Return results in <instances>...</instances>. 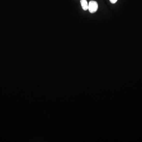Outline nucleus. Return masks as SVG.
I'll list each match as a JSON object with an SVG mask.
<instances>
[{
  "label": "nucleus",
  "instance_id": "f257e3e1",
  "mask_svg": "<svg viewBox=\"0 0 142 142\" xmlns=\"http://www.w3.org/2000/svg\"><path fill=\"white\" fill-rule=\"evenodd\" d=\"M98 5L97 2L94 1H90L88 4V10L90 13H94L97 11Z\"/></svg>",
  "mask_w": 142,
  "mask_h": 142
},
{
  "label": "nucleus",
  "instance_id": "f03ea898",
  "mask_svg": "<svg viewBox=\"0 0 142 142\" xmlns=\"http://www.w3.org/2000/svg\"><path fill=\"white\" fill-rule=\"evenodd\" d=\"M81 4L83 10L84 11L88 10V4L87 0H81Z\"/></svg>",
  "mask_w": 142,
  "mask_h": 142
},
{
  "label": "nucleus",
  "instance_id": "7ed1b4c3",
  "mask_svg": "<svg viewBox=\"0 0 142 142\" xmlns=\"http://www.w3.org/2000/svg\"><path fill=\"white\" fill-rule=\"evenodd\" d=\"M110 2L112 4H115L117 1L118 0H109Z\"/></svg>",
  "mask_w": 142,
  "mask_h": 142
}]
</instances>
